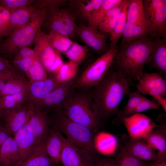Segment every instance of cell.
Here are the masks:
<instances>
[{"label": "cell", "mask_w": 166, "mask_h": 166, "mask_svg": "<svg viewBox=\"0 0 166 166\" xmlns=\"http://www.w3.org/2000/svg\"><path fill=\"white\" fill-rule=\"evenodd\" d=\"M61 109L69 119L96 132L102 121L95 113L89 91L74 89Z\"/></svg>", "instance_id": "obj_3"}, {"label": "cell", "mask_w": 166, "mask_h": 166, "mask_svg": "<svg viewBox=\"0 0 166 166\" xmlns=\"http://www.w3.org/2000/svg\"><path fill=\"white\" fill-rule=\"evenodd\" d=\"M145 141L152 148L157 149L156 161L161 162L166 159V129L163 124L154 128L144 139Z\"/></svg>", "instance_id": "obj_20"}, {"label": "cell", "mask_w": 166, "mask_h": 166, "mask_svg": "<svg viewBox=\"0 0 166 166\" xmlns=\"http://www.w3.org/2000/svg\"><path fill=\"white\" fill-rule=\"evenodd\" d=\"M2 44V41H1L0 40V52L1 51V49Z\"/></svg>", "instance_id": "obj_55"}, {"label": "cell", "mask_w": 166, "mask_h": 166, "mask_svg": "<svg viewBox=\"0 0 166 166\" xmlns=\"http://www.w3.org/2000/svg\"><path fill=\"white\" fill-rule=\"evenodd\" d=\"M61 83L56 78L55 75L41 81L32 82L29 84L27 90L33 98L39 100V103L47 94L52 92Z\"/></svg>", "instance_id": "obj_22"}, {"label": "cell", "mask_w": 166, "mask_h": 166, "mask_svg": "<svg viewBox=\"0 0 166 166\" xmlns=\"http://www.w3.org/2000/svg\"><path fill=\"white\" fill-rule=\"evenodd\" d=\"M75 16L65 8L55 6L48 9V13L43 26L70 38L76 34L77 27Z\"/></svg>", "instance_id": "obj_8"}, {"label": "cell", "mask_w": 166, "mask_h": 166, "mask_svg": "<svg viewBox=\"0 0 166 166\" xmlns=\"http://www.w3.org/2000/svg\"><path fill=\"white\" fill-rule=\"evenodd\" d=\"M48 113L39 107L34 106L26 124L28 131L38 144L44 141L47 136L50 124Z\"/></svg>", "instance_id": "obj_12"}, {"label": "cell", "mask_w": 166, "mask_h": 166, "mask_svg": "<svg viewBox=\"0 0 166 166\" xmlns=\"http://www.w3.org/2000/svg\"><path fill=\"white\" fill-rule=\"evenodd\" d=\"M153 39L152 50L147 64L166 80V38Z\"/></svg>", "instance_id": "obj_17"}, {"label": "cell", "mask_w": 166, "mask_h": 166, "mask_svg": "<svg viewBox=\"0 0 166 166\" xmlns=\"http://www.w3.org/2000/svg\"><path fill=\"white\" fill-rule=\"evenodd\" d=\"M33 107V105L28 106L21 105L5 110L4 126L10 135H14L27 123Z\"/></svg>", "instance_id": "obj_14"}, {"label": "cell", "mask_w": 166, "mask_h": 166, "mask_svg": "<svg viewBox=\"0 0 166 166\" xmlns=\"http://www.w3.org/2000/svg\"><path fill=\"white\" fill-rule=\"evenodd\" d=\"M78 2V6L81 15L83 18L88 20L93 13V10L90 1Z\"/></svg>", "instance_id": "obj_45"}, {"label": "cell", "mask_w": 166, "mask_h": 166, "mask_svg": "<svg viewBox=\"0 0 166 166\" xmlns=\"http://www.w3.org/2000/svg\"><path fill=\"white\" fill-rule=\"evenodd\" d=\"M37 56L14 59V64L20 70L26 74Z\"/></svg>", "instance_id": "obj_43"}, {"label": "cell", "mask_w": 166, "mask_h": 166, "mask_svg": "<svg viewBox=\"0 0 166 166\" xmlns=\"http://www.w3.org/2000/svg\"><path fill=\"white\" fill-rule=\"evenodd\" d=\"M124 3L110 9L97 28L99 31L110 34L113 29L122 10Z\"/></svg>", "instance_id": "obj_29"}, {"label": "cell", "mask_w": 166, "mask_h": 166, "mask_svg": "<svg viewBox=\"0 0 166 166\" xmlns=\"http://www.w3.org/2000/svg\"><path fill=\"white\" fill-rule=\"evenodd\" d=\"M33 0H0V6L10 10L34 4Z\"/></svg>", "instance_id": "obj_41"}, {"label": "cell", "mask_w": 166, "mask_h": 166, "mask_svg": "<svg viewBox=\"0 0 166 166\" xmlns=\"http://www.w3.org/2000/svg\"><path fill=\"white\" fill-rule=\"evenodd\" d=\"M153 98L160 105L164 111L166 112V97L160 96L154 97Z\"/></svg>", "instance_id": "obj_50"}, {"label": "cell", "mask_w": 166, "mask_h": 166, "mask_svg": "<svg viewBox=\"0 0 166 166\" xmlns=\"http://www.w3.org/2000/svg\"><path fill=\"white\" fill-rule=\"evenodd\" d=\"M1 166H6L2 165Z\"/></svg>", "instance_id": "obj_56"}, {"label": "cell", "mask_w": 166, "mask_h": 166, "mask_svg": "<svg viewBox=\"0 0 166 166\" xmlns=\"http://www.w3.org/2000/svg\"><path fill=\"white\" fill-rule=\"evenodd\" d=\"M64 136L54 128H49L45 142V151L53 164L61 162Z\"/></svg>", "instance_id": "obj_19"}, {"label": "cell", "mask_w": 166, "mask_h": 166, "mask_svg": "<svg viewBox=\"0 0 166 166\" xmlns=\"http://www.w3.org/2000/svg\"><path fill=\"white\" fill-rule=\"evenodd\" d=\"M121 120L132 139H144L153 129L160 126L141 113L133 114Z\"/></svg>", "instance_id": "obj_11"}, {"label": "cell", "mask_w": 166, "mask_h": 166, "mask_svg": "<svg viewBox=\"0 0 166 166\" xmlns=\"http://www.w3.org/2000/svg\"><path fill=\"white\" fill-rule=\"evenodd\" d=\"M159 109L158 105L154 101L146 97L137 106L132 112V114L140 113L146 110L150 109Z\"/></svg>", "instance_id": "obj_42"}, {"label": "cell", "mask_w": 166, "mask_h": 166, "mask_svg": "<svg viewBox=\"0 0 166 166\" xmlns=\"http://www.w3.org/2000/svg\"><path fill=\"white\" fill-rule=\"evenodd\" d=\"M149 30L146 22L139 24L126 22L123 30L120 45L148 38Z\"/></svg>", "instance_id": "obj_25"}, {"label": "cell", "mask_w": 166, "mask_h": 166, "mask_svg": "<svg viewBox=\"0 0 166 166\" xmlns=\"http://www.w3.org/2000/svg\"><path fill=\"white\" fill-rule=\"evenodd\" d=\"M153 41L148 37L120 45L118 48L113 69L122 74L130 85L142 77L152 51Z\"/></svg>", "instance_id": "obj_2"}, {"label": "cell", "mask_w": 166, "mask_h": 166, "mask_svg": "<svg viewBox=\"0 0 166 166\" xmlns=\"http://www.w3.org/2000/svg\"><path fill=\"white\" fill-rule=\"evenodd\" d=\"M38 9L33 4L9 10L10 23L14 30L28 23L34 13Z\"/></svg>", "instance_id": "obj_26"}, {"label": "cell", "mask_w": 166, "mask_h": 166, "mask_svg": "<svg viewBox=\"0 0 166 166\" xmlns=\"http://www.w3.org/2000/svg\"><path fill=\"white\" fill-rule=\"evenodd\" d=\"M47 72L37 55L26 74L32 82L41 81L48 78Z\"/></svg>", "instance_id": "obj_37"}, {"label": "cell", "mask_w": 166, "mask_h": 166, "mask_svg": "<svg viewBox=\"0 0 166 166\" xmlns=\"http://www.w3.org/2000/svg\"><path fill=\"white\" fill-rule=\"evenodd\" d=\"M93 166H117L115 159L102 158L98 159Z\"/></svg>", "instance_id": "obj_48"}, {"label": "cell", "mask_w": 166, "mask_h": 166, "mask_svg": "<svg viewBox=\"0 0 166 166\" xmlns=\"http://www.w3.org/2000/svg\"><path fill=\"white\" fill-rule=\"evenodd\" d=\"M10 10L0 6V38L7 37L14 31L10 22Z\"/></svg>", "instance_id": "obj_40"}, {"label": "cell", "mask_w": 166, "mask_h": 166, "mask_svg": "<svg viewBox=\"0 0 166 166\" xmlns=\"http://www.w3.org/2000/svg\"><path fill=\"white\" fill-rule=\"evenodd\" d=\"M130 0H124L123 6L116 25L109 34L110 48L117 45L122 37L123 32L127 22L128 8Z\"/></svg>", "instance_id": "obj_28"}, {"label": "cell", "mask_w": 166, "mask_h": 166, "mask_svg": "<svg viewBox=\"0 0 166 166\" xmlns=\"http://www.w3.org/2000/svg\"><path fill=\"white\" fill-rule=\"evenodd\" d=\"M0 97L1 96H0ZM4 113V110L1 108L0 105V118L3 115Z\"/></svg>", "instance_id": "obj_54"}, {"label": "cell", "mask_w": 166, "mask_h": 166, "mask_svg": "<svg viewBox=\"0 0 166 166\" xmlns=\"http://www.w3.org/2000/svg\"><path fill=\"white\" fill-rule=\"evenodd\" d=\"M136 87L137 91L143 95L166 97V80L158 72L144 73Z\"/></svg>", "instance_id": "obj_13"}, {"label": "cell", "mask_w": 166, "mask_h": 166, "mask_svg": "<svg viewBox=\"0 0 166 166\" xmlns=\"http://www.w3.org/2000/svg\"><path fill=\"white\" fill-rule=\"evenodd\" d=\"M65 1L53 0H35L34 4L38 9L49 8L55 6H59L65 3Z\"/></svg>", "instance_id": "obj_44"}, {"label": "cell", "mask_w": 166, "mask_h": 166, "mask_svg": "<svg viewBox=\"0 0 166 166\" xmlns=\"http://www.w3.org/2000/svg\"><path fill=\"white\" fill-rule=\"evenodd\" d=\"M48 8L37 10L30 21L24 26L15 29L2 41L0 53L14 56L20 48L34 44L46 19Z\"/></svg>", "instance_id": "obj_4"}, {"label": "cell", "mask_w": 166, "mask_h": 166, "mask_svg": "<svg viewBox=\"0 0 166 166\" xmlns=\"http://www.w3.org/2000/svg\"><path fill=\"white\" fill-rule=\"evenodd\" d=\"M20 159L19 149L14 138L9 136L0 149V164L6 166H14Z\"/></svg>", "instance_id": "obj_23"}, {"label": "cell", "mask_w": 166, "mask_h": 166, "mask_svg": "<svg viewBox=\"0 0 166 166\" xmlns=\"http://www.w3.org/2000/svg\"><path fill=\"white\" fill-rule=\"evenodd\" d=\"M79 65L71 61L64 63L55 75L56 78L61 83L72 79L77 75Z\"/></svg>", "instance_id": "obj_35"}, {"label": "cell", "mask_w": 166, "mask_h": 166, "mask_svg": "<svg viewBox=\"0 0 166 166\" xmlns=\"http://www.w3.org/2000/svg\"><path fill=\"white\" fill-rule=\"evenodd\" d=\"M123 0H103L100 7L93 12L88 19V26L97 30L107 12L111 8L120 4Z\"/></svg>", "instance_id": "obj_27"}, {"label": "cell", "mask_w": 166, "mask_h": 166, "mask_svg": "<svg viewBox=\"0 0 166 166\" xmlns=\"http://www.w3.org/2000/svg\"><path fill=\"white\" fill-rule=\"evenodd\" d=\"M9 61L6 59L0 56V71L11 68Z\"/></svg>", "instance_id": "obj_51"}, {"label": "cell", "mask_w": 166, "mask_h": 166, "mask_svg": "<svg viewBox=\"0 0 166 166\" xmlns=\"http://www.w3.org/2000/svg\"><path fill=\"white\" fill-rule=\"evenodd\" d=\"M48 35L52 46L60 53L64 54L75 42L70 38L53 31H49Z\"/></svg>", "instance_id": "obj_32"}, {"label": "cell", "mask_w": 166, "mask_h": 166, "mask_svg": "<svg viewBox=\"0 0 166 166\" xmlns=\"http://www.w3.org/2000/svg\"><path fill=\"white\" fill-rule=\"evenodd\" d=\"M88 51V47L86 45H81L74 42L64 54L69 61L79 64L85 58Z\"/></svg>", "instance_id": "obj_34"}, {"label": "cell", "mask_w": 166, "mask_h": 166, "mask_svg": "<svg viewBox=\"0 0 166 166\" xmlns=\"http://www.w3.org/2000/svg\"><path fill=\"white\" fill-rule=\"evenodd\" d=\"M45 141L37 145L29 155L14 166H53V163L45 150Z\"/></svg>", "instance_id": "obj_24"}, {"label": "cell", "mask_w": 166, "mask_h": 166, "mask_svg": "<svg viewBox=\"0 0 166 166\" xmlns=\"http://www.w3.org/2000/svg\"><path fill=\"white\" fill-rule=\"evenodd\" d=\"M98 159L92 154L77 146L64 137L61 156L63 166H93Z\"/></svg>", "instance_id": "obj_9"}, {"label": "cell", "mask_w": 166, "mask_h": 166, "mask_svg": "<svg viewBox=\"0 0 166 166\" xmlns=\"http://www.w3.org/2000/svg\"><path fill=\"white\" fill-rule=\"evenodd\" d=\"M76 34L86 45L97 52L103 54L106 49V40L109 34L101 32L88 26H77Z\"/></svg>", "instance_id": "obj_15"}, {"label": "cell", "mask_w": 166, "mask_h": 166, "mask_svg": "<svg viewBox=\"0 0 166 166\" xmlns=\"http://www.w3.org/2000/svg\"><path fill=\"white\" fill-rule=\"evenodd\" d=\"M34 44V49L48 73L60 53L52 46L48 34L42 30L38 35Z\"/></svg>", "instance_id": "obj_16"}, {"label": "cell", "mask_w": 166, "mask_h": 166, "mask_svg": "<svg viewBox=\"0 0 166 166\" xmlns=\"http://www.w3.org/2000/svg\"><path fill=\"white\" fill-rule=\"evenodd\" d=\"M146 166H166V161L158 162L156 161H153L146 163Z\"/></svg>", "instance_id": "obj_53"}, {"label": "cell", "mask_w": 166, "mask_h": 166, "mask_svg": "<svg viewBox=\"0 0 166 166\" xmlns=\"http://www.w3.org/2000/svg\"><path fill=\"white\" fill-rule=\"evenodd\" d=\"M14 72L12 68L0 71V91L6 83L13 76Z\"/></svg>", "instance_id": "obj_47"}, {"label": "cell", "mask_w": 166, "mask_h": 166, "mask_svg": "<svg viewBox=\"0 0 166 166\" xmlns=\"http://www.w3.org/2000/svg\"><path fill=\"white\" fill-rule=\"evenodd\" d=\"M10 136L4 127L0 125V149L4 142Z\"/></svg>", "instance_id": "obj_49"}, {"label": "cell", "mask_w": 166, "mask_h": 166, "mask_svg": "<svg viewBox=\"0 0 166 166\" xmlns=\"http://www.w3.org/2000/svg\"><path fill=\"white\" fill-rule=\"evenodd\" d=\"M26 92L15 95L1 96L0 105L1 108L5 110L21 105Z\"/></svg>", "instance_id": "obj_39"}, {"label": "cell", "mask_w": 166, "mask_h": 166, "mask_svg": "<svg viewBox=\"0 0 166 166\" xmlns=\"http://www.w3.org/2000/svg\"><path fill=\"white\" fill-rule=\"evenodd\" d=\"M14 74L0 91V96L15 95L26 91L29 84L21 78H16Z\"/></svg>", "instance_id": "obj_31"}, {"label": "cell", "mask_w": 166, "mask_h": 166, "mask_svg": "<svg viewBox=\"0 0 166 166\" xmlns=\"http://www.w3.org/2000/svg\"><path fill=\"white\" fill-rule=\"evenodd\" d=\"M37 55V54L34 49H32L28 47H23L20 48L17 51L14 56V59L34 57Z\"/></svg>", "instance_id": "obj_46"}, {"label": "cell", "mask_w": 166, "mask_h": 166, "mask_svg": "<svg viewBox=\"0 0 166 166\" xmlns=\"http://www.w3.org/2000/svg\"><path fill=\"white\" fill-rule=\"evenodd\" d=\"M26 124L14 135L19 152L20 159L17 164L29 155L39 144L34 137L28 131Z\"/></svg>", "instance_id": "obj_21"}, {"label": "cell", "mask_w": 166, "mask_h": 166, "mask_svg": "<svg viewBox=\"0 0 166 166\" xmlns=\"http://www.w3.org/2000/svg\"><path fill=\"white\" fill-rule=\"evenodd\" d=\"M77 76L69 81L61 83L44 97L39 103V107L48 112L49 111L53 112L61 109L74 89Z\"/></svg>", "instance_id": "obj_10"}, {"label": "cell", "mask_w": 166, "mask_h": 166, "mask_svg": "<svg viewBox=\"0 0 166 166\" xmlns=\"http://www.w3.org/2000/svg\"><path fill=\"white\" fill-rule=\"evenodd\" d=\"M142 2L149 37L166 38V0H143Z\"/></svg>", "instance_id": "obj_7"}, {"label": "cell", "mask_w": 166, "mask_h": 166, "mask_svg": "<svg viewBox=\"0 0 166 166\" xmlns=\"http://www.w3.org/2000/svg\"><path fill=\"white\" fill-rule=\"evenodd\" d=\"M115 159L117 166H146V163L131 155L124 147L122 148Z\"/></svg>", "instance_id": "obj_36"}, {"label": "cell", "mask_w": 166, "mask_h": 166, "mask_svg": "<svg viewBox=\"0 0 166 166\" xmlns=\"http://www.w3.org/2000/svg\"><path fill=\"white\" fill-rule=\"evenodd\" d=\"M127 95L128 99L127 104L123 110L119 111L117 115L121 120L131 115L137 106L146 98L137 90L134 92L130 91Z\"/></svg>", "instance_id": "obj_33"}, {"label": "cell", "mask_w": 166, "mask_h": 166, "mask_svg": "<svg viewBox=\"0 0 166 166\" xmlns=\"http://www.w3.org/2000/svg\"><path fill=\"white\" fill-rule=\"evenodd\" d=\"M118 48L117 45L110 48L77 75L74 89L88 91L100 83L112 66Z\"/></svg>", "instance_id": "obj_6"}, {"label": "cell", "mask_w": 166, "mask_h": 166, "mask_svg": "<svg viewBox=\"0 0 166 166\" xmlns=\"http://www.w3.org/2000/svg\"><path fill=\"white\" fill-rule=\"evenodd\" d=\"M103 0H90L93 10V13L97 10L100 7Z\"/></svg>", "instance_id": "obj_52"}, {"label": "cell", "mask_w": 166, "mask_h": 166, "mask_svg": "<svg viewBox=\"0 0 166 166\" xmlns=\"http://www.w3.org/2000/svg\"><path fill=\"white\" fill-rule=\"evenodd\" d=\"M100 136L98 146L103 152L113 153L116 152L118 142L115 136L109 134H103Z\"/></svg>", "instance_id": "obj_38"}, {"label": "cell", "mask_w": 166, "mask_h": 166, "mask_svg": "<svg viewBox=\"0 0 166 166\" xmlns=\"http://www.w3.org/2000/svg\"><path fill=\"white\" fill-rule=\"evenodd\" d=\"M53 113L52 119L49 118L53 128L65 134L70 142L93 154L95 150L94 133L87 127L69 119L61 109Z\"/></svg>", "instance_id": "obj_5"}, {"label": "cell", "mask_w": 166, "mask_h": 166, "mask_svg": "<svg viewBox=\"0 0 166 166\" xmlns=\"http://www.w3.org/2000/svg\"><path fill=\"white\" fill-rule=\"evenodd\" d=\"M142 139H131L124 147L129 154L140 160L145 162L156 161V153Z\"/></svg>", "instance_id": "obj_18"}, {"label": "cell", "mask_w": 166, "mask_h": 166, "mask_svg": "<svg viewBox=\"0 0 166 166\" xmlns=\"http://www.w3.org/2000/svg\"><path fill=\"white\" fill-rule=\"evenodd\" d=\"M127 22L135 24L146 22L142 0H130L127 11Z\"/></svg>", "instance_id": "obj_30"}, {"label": "cell", "mask_w": 166, "mask_h": 166, "mask_svg": "<svg viewBox=\"0 0 166 166\" xmlns=\"http://www.w3.org/2000/svg\"><path fill=\"white\" fill-rule=\"evenodd\" d=\"M130 85L122 74L112 68L100 83L89 90L93 109L102 121L117 114L120 104L130 91Z\"/></svg>", "instance_id": "obj_1"}]
</instances>
